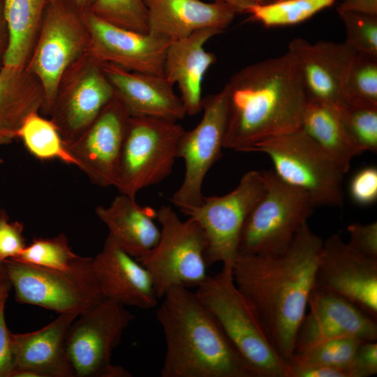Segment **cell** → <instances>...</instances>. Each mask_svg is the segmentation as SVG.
Instances as JSON below:
<instances>
[{"mask_svg": "<svg viewBox=\"0 0 377 377\" xmlns=\"http://www.w3.org/2000/svg\"><path fill=\"white\" fill-rule=\"evenodd\" d=\"M290 366V377H350L348 367L318 365Z\"/></svg>", "mask_w": 377, "mask_h": 377, "instance_id": "42", "label": "cell"}, {"mask_svg": "<svg viewBox=\"0 0 377 377\" xmlns=\"http://www.w3.org/2000/svg\"><path fill=\"white\" fill-rule=\"evenodd\" d=\"M348 244L355 250L369 258L377 259V223H354L347 227Z\"/></svg>", "mask_w": 377, "mask_h": 377, "instance_id": "39", "label": "cell"}, {"mask_svg": "<svg viewBox=\"0 0 377 377\" xmlns=\"http://www.w3.org/2000/svg\"><path fill=\"white\" fill-rule=\"evenodd\" d=\"M131 116L115 96L75 142L66 145L90 181L114 186L119 158Z\"/></svg>", "mask_w": 377, "mask_h": 377, "instance_id": "18", "label": "cell"}, {"mask_svg": "<svg viewBox=\"0 0 377 377\" xmlns=\"http://www.w3.org/2000/svg\"><path fill=\"white\" fill-rule=\"evenodd\" d=\"M89 12L113 25L148 33L147 10L143 0H94Z\"/></svg>", "mask_w": 377, "mask_h": 377, "instance_id": "34", "label": "cell"}, {"mask_svg": "<svg viewBox=\"0 0 377 377\" xmlns=\"http://www.w3.org/2000/svg\"><path fill=\"white\" fill-rule=\"evenodd\" d=\"M336 0H281L256 4L246 13L266 27L300 24L333 5Z\"/></svg>", "mask_w": 377, "mask_h": 377, "instance_id": "30", "label": "cell"}, {"mask_svg": "<svg viewBox=\"0 0 377 377\" xmlns=\"http://www.w3.org/2000/svg\"><path fill=\"white\" fill-rule=\"evenodd\" d=\"M288 51L293 56L308 101L332 103L339 108L348 104L344 87L356 52L344 41L319 40L314 43L295 38Z\"/></svg>", "mask_w": 377, "mask_h": 377, "instance_id": "19", "label": "cell"}, {"mask_svg": "<svg viewBox=\"0 0 377 377\" xmlns=\"http://www.w3.org/2000/svg\"><path fill=\"white\" fill-rule=\"evenodd\" d=\"M162 298L156 311L165 342L161 377H255L195 292L174 287Z\"/></svg>", "mask_w": 377, "mask_h": 377, "instance_id": "3", "label": "cell"}, {"mask_svg": "<svg viewBox=\"0 0 377 377\" xmlns=\"http://www.w3.org/2000/svg\"><path fill=\"white\" fill-rule=\"evenodd\" d=\"M20 304L38 306L61 314L83 313L105 299L94 269V258L82 257L60 270L13 259L2 262Z\"/></svg>", "mask_w": 377, "mask_h": 377, "instance_id": "6", "label": "cell"}, {"mask_svg": "<svg viewBox=\"0 0 377 377\" xmlns=\"http://www.w3.org/2000/svg\"><path fill=\"white\" fill-rule=\"evenodd\" d=\"M89 41L84 11L74 0H48L25 66L43 87V114L50 115L62 76L88 52Z\"/></svg>", "mask_w": 377, "mask_h": 377, "instance_id": "5", "label": "cell"}, {"mask_svg": "<svg viewBox=\"0 0 377 377\" xmlns=\"http://www.w3.org/2000/svg\"><path fill=\"white\" fill-rule=\"evenodd\" d=\"M78 315L61 313L43 328L13 334V367L10 377H75L66 340Z\"/></svg>", "mask_w": 377, "mask_h": 377, "instance_id": "20", "label": "cell"}, {"mask_svg": "<svg viewBox=\"0 0 377 377\" xmlns=\"http://www.w3.org/2000/svg\"><path fill=\"white\" fill-rule=\"evenodd\" d=\"M364 341L350 337L333 339L318 344L302 353L294 354L288 364L348 367L357 348Z\"/></svg>", "mask_w": 377, "mask_h": 377, "instance_id": "33", "label": "cell"}, {"mask_svg": "<svg viewBox=\"0 0 377 377\" xmlns=\"http://www.w3.org/2000/svg\"><path fill=\"white\" fill-rule=\"evenodd\" d=\"M23 230L22 223L10 221L6 212L0 209V263L15 258L26 247Z\"/></svg>", "mask_w": 377, "mask_h": 377, "instance_id": "37", "label": "cell"}, {"mask_svg": "<svg viewBox=\"0 0 377 377\" xmlns=\"http://www.w3.org/2000/svg\"><path fill=\"white\" fill-rule=\"evenodd\" d=\"M348 337L376 341V319L346 298L314 286L297 332L293 355L323 342Z\"/></svg>", "mask_w": 377, "mask_h": 377, "instance_id": "16", "label": "cell"}, {"mask_svg": "<svg viewBox=\"0 0 377 377\" xmlns=\"http://www.w3.org/2000/svg\"><path fill=\"white\" fill-rule=\"evenodd\" d=\"M134 316L124 306L105 298L78 315L66 340L75 377H130L122 367L111 363L113 350Z\"/></svg>", "mask_w": 377, "mask_h": 377, "instance_id": "11", "label": "cell"}, {"mask_svg": "<svg viewBox=\"0 0 377 377\" xmlns=\"http://www.w3.org/2000/svg\"><path fill=\"white\" fill-rule=\"evenodd\" d=\"M115 95L131 117H149L177 121L186 115L174 85L164 76L130 71L101 63Z\"/></svg>", "mask_w": 377, "mask_h": 377, "instance_id": "22", "label": "cell"}, {"mask_svg": "<svg viewBox=\"0 0 377 377\" xmlns=\"http://www.w3.org/2000/svg\"><path fill=\"white\" fill-rule=\"evenodd\" d=\"M226 86L224 149L248 152L262 140L301 128L308 98L289 51L241 68Z\"/></svg>", "mask_w": 377, "mask_h": 377, "instance_id": "2", "label": "cell"}, {"mask_svg": "<svg viewBox=\"0 0 377 377\" xmlns=\"http://www.w3.org/2000/svg\"><path fill=\"white\" fill-rule=\"evenodd\" d=\"M89 33L88 53L99 63L130 71L163 76L165 56L171 40L128 30L84 12Z\"/></svg>", "mask_w": 377, "mask_h": 377, "instance_id": "17", "label": "cell"}, {"mask_svg": "<svg viewBox=\"0 0 377 377\" xmlns=\"http://www.w3.org/2000/svg\"><path fill=\"white\" fill-rule=\"evenodd\" d=\"M202 111L200 122L192 130L184 131L177 145V157L184 159L185 174L170 201L184 214L202 204L205 177L224 149L229 112L226 85L202 99Z\"/></svg>", "mask_w": 377, "mask_h": 377, "instance_id": "13", "label": "cell"}, {"mask_svg": "<svg viewBox=\"0 0 377 377\" xmlns=\"http://www.w3.org/2000/svg\"><path fill=\"white\" fill-rule=\"evenodd\" d=\"M352 200L357 205L366 206L377 200V169L367 166L357 171L349 184Z\"/></svg>", "mask_w": 377, "mask_h": 377, "instance_id": "38", "label": "cell"}, {"mask_svg": "<svg viewBox=\"0 0 377 377\" xmlns=\"http://www.w3.org/2000/svg\"><path fill=\"white\" fill-rule=\"evenodd\" d=\"M161 225L156 245L136 259L149 272L157 297L174 287H198L208 276L206 238L199 223L188 217L182 221L170 206L156 211Z\"/></svg>", "mask_w": 377, "mask_h": 377, "instance_id": "8", "label": "cell"}, {"mask_svg": "<svg viewBox=\"0 0 377 377\" xmlns=\"http://www.w3.org/2000/svg\"><path fill=\"white\" fill-rule=\"evenodd\" d=\"M195 291L255 377H290L256 310L235 285L232 267L208 275Z\"/></svg>", "mask_w": 377, "mask_h": 377, "instance_id": "4", "label": "cell"}, {"mask_svg": "<svg viewBox=\"0 0 377 377\" xmlns=\"http://www.w3.org/2000/svg\"><path fill=\"white\" fill-rule=\"evenodd\" d=\"M148 33L171 41L204 29L224 31L237 13L230 5L201 0H143Z\"/></svg>", "mask_w": 377, "mask_h": 377, "instance_id": "24", "label": "cell"}, {"mask_svg": "<svg viewBox=\"0 0 377 377\" xmlns=\"http://www.w3.org/2000/svg\"><path fill=\"white\" fill-rule=\"evenodd\" d=\"M271 159L283 182L304 191L314 207H341L344 175L338 165L300 128L253 146Z\"/></svg>", "mask_w": 377, "mask_h": 377, "instance_id": "7", "label": "cell"}, {"mask_svg": "<svg viewBox=\"0 0 377 377\" xmlns=\"http://www.w3.org/2000/svg\"><path fill=\"white\" fill-rule=\"evenodd\" d=\"M314 286L346 298L377 320V259L357 251L338 233L323 240Z\"/></svg>", "mask_w": 377, "mask_h": 377, "instance_id": "15", "label": "cell"}, {"mask_svg": "<svg viewBox=\"0 0 377 377\" xmlns=\"http://www.w3.org/2000/svg\"><path fill=\"white\" fill-rule=\"evenodd\" d=\"M7 276L2 263H0V284L7 281Z\"/></svg>", "mask_w": 377, "mask_h": 377, "instance_id": "48", "label": "cell"}, {"mask_svg": "<svg viewBox=\"0 0 377 377\" xmlns=\"http://www.w3.org/2000/svg\"><path fill=\"white\" fill-rule=\"evenodd\" d=\"M94 269L105 298L141 309L157 305L158 297L147 269L108 235L94 258Z\"/></svg>", "mask_w": 377, "mask_h": 377, "instance_id": "21", "label": "cell"}, {"mask_svg": "<svg viewBox=\"0 0 377 377\" xmlns=\"http://www.w3.org/2000/svg\"><path fill=\"white\" fill-rule=\"evenodd\" d=\"M323 244L305 221L283 253L238 254L232 267L235 285L252 304L288 363L315 286Z\"/></svg>", "mask_w": 377, "mask_h": 377, "instance_id": "1", "label": "cell"}, {"mask_svg": "<svg viewBox=\"0 0 377 377\" xmlns=\"http://www.w3.org/2000/svg\"><path fill=\"white\" fill-rule=\"evenodd\" d=\"M77 6L84 12L89 11L94 0H74Z\"/></svg>", "mask_w": 377, "mask_h": 377, "instance_id": "47", "label": "cell"}, {"mask_svg": "<svg viewBox=\"0 0 377 377\" xmlns=\"http://www.w3.org/2000/svg\"><path fill=\"white\" fill-rule=\"evenodd\" d=\"M98 218L110 237L127 253L138 259L158 243L161 230L156 224V210L142 206L124 194L117 195L108 207L98 206Z\"/></svg>", "mask_w": 377, "mask_h": 377, "instance_id": "25", "label": "cell"}, {"mask_svg": "<svg viewBox=\"0 0 377 377\" xmlns=\"http://www.w3.org/2000/svg\"><path fill=\"white\" fill-rule=\"evenodd\" d=\"M12 286L8 280L0 284V300L3 298H8Z\"/></svg>", "mask_w": 377, "mask_h": 377, "instance_id": "46", "label": "cell"}, {"mask_svg": "<svg viewBox=\"0 0 377 377\" xmlns=\"http://www.w3.org/2000/svg\"><path fill=\"white\" fill-rule=\"evenodd\" d=\"M28 151L39 160H59L77 165L54 124L39 114L29 115L17 133Z\"/></svg>", "mask_w": 377, "mask_h": 377, "instance_id": "29", "label": "cell"}, {"mask_svg": "<svg viewBox=\"0 0 377 377\" xmlns=\"http://www.w3.org/2000/svg\"><path fill=\"white\" fill-rule=\"evenodd\" d=\"M48 0H3L9 34L4 66L24 68L33 50Z\"/></svg>", "mask_w": 377, "mask_h": 377, "instance_id": "28", "label": "cell"}, {"mask_svg": "<svg viewBox=\"0 0 377 377\" xmlns=\"http://www.w3.org/2000/svg\"><path fill=\"white\" fill-rule=\"evenodd\" d=\"M223 31L204 29L188 36L171 41L166 50L163 76L177 84L186 114L195 116L202 111V82L216 57L204 46L212 38Z\"/></svg>", "mask_w": 377, "mask_h": 377, "instance_id": "23", "label": "cell"}, {"mask_svg": "<svg viewBox=\"0 0 377 377\" xmlns=\"http://www.w3.org/2000/svg\"><path fill=\"white\" fill-rule=\"evenodd\" d=\"M184 128L177 121L131 117L123 142L114 187L135 199L142 189L157 184L172 172Z\"/></svg>", "mask_w": 377, "mask_h": 377, "instance_id": "10", "label": "cell"}, {"mask_svg": "<svg viewBox=\"0 0 377 377\" xmlns=\"http://www.w3.org/2000/svg\"><path fill=\"white\" fill-rule=\"evenodd\" d=\"M350 377H369L377 374L376 341H364L348 367Z\"/></svg>", "mask_w": 377, "mask_h": 377, "instance_id": "40", "label": "cell"}, {"mask_svg": "<svg viewBox=\"0 0 377 377\" xmlns=\"http://www.w3.org/2000/svg\"><path fill=\"white\" fill-rule=\"evenodd\" d=\"M260 4H267L274 2L275 0H257Z\"/></svg>", "mask_w": 377, "mask_h": 377, "instance_id": "49", "label": "cell"}, {"mask_svg": "<svg viewBox=\"0 0 377 377\" xmlns=\"http://www.w3.org/2000/svg\"><path fill=\"white\" fill-rule=\"evenodd\" d=\"M275 1H281V0H275Z\"/></svg>", "mask_w": 377, "mask_h": 377, "instance_id": "51", "label": "cell"}, {"mask_svg": "<svg viewBox=\"0 0 377 377\" xmlns=\"http://www.w3.org/2000/svg\"><path fill=\"white\" fill-rule=\"evenodd\" d=\"M301 128L338 165L344 174L352 160L364 152L352 140L343 123L339 108L311 100L305 107Z\"/></svg>", "mask_w": 377, "mask_h": 377, "instance_id": "27", "label": "cell"}, {"mask_svg": "<svg viewBox=\"0 0 377 377\" xmlns=\"http://www.w3.org/2000/svg\"><path fill=\"white\" fill-rule=\"evenodd\" d=\"M337 11H355L377 15V0H344Z\"/></svg>", "mask_w": 377, "mask_h": 377, "instance_id": "43", "label": "cell"}, {"mask_svg": "<svg viewBox=\"0 0 377 377\" xmlns=\"http://www.w3.org/2000/svg\"><path fill=\"white\" fill-rule=\"evenodd\" d=\"M344 90L348 104L377 106V57L356 53Z\"/></svg>", "mask_w": 377, "mask_h": 377, "instance_id": "32", "label": "cell"}, {"mask_svg": "<svg viewBox=\"0 0 377 377\" xmlns=\"http://www.w3.org/2000/svg\"><path fill=\"white\" fill-rule=\"evenodd\" d=\"M265 189L243 226L239 254L277 255L286 251L315 207L302 190L262 171Z\"/></svg>", "mask_w": 377, "mask_h": 377, "instance_id": "9", "label": "cell"}, {"mask_svg": "<svg viewBox=\"0 0 377 377\" xmlns=\"http://www.w3.org/2000/svg\"><path fill=\"white\" fill-rule=\"evenodd\" d=\"M81 256L68 245L66 236L61 233L52 238H36L14 258L27 264L64 270L71 267Z\"/></svg>", "mask_w": 377, "mask_h": 377, "instance_id": "31", "label": "cell"}, {"mask_svg": "<svg viewBox=\"0 0 377 377\" xmlns=\"http://www.w3.org/2000/svg\"><path fill=\"white\" fill-rule=\"evenodd\" d=\"M346 33L344 42L356 53L377 57V15L355 11H337Z\"/></svg>", "mask_w": 377, "mask_h": 377, "instance_id": "36", "label": "cell"}, {"mask_svg": "<svg viewBox=\"0 0 377 377\" xmlns=\"http://www.w3.org/2000/svg\"><path fill=\"white\" fill-rule=\"evenodd\" d=\"M44 92L38 79L26 68L3 66L0 71V141L17 138L26 118L40 112Z\"/></svg>", "mask_w": 377, "mask_h": 377, "instance_id": "26", "label": "cell"}, {"mask_svg": "<svg viewBox=\"0 0 377 377\" xmlns=\"http://www.w3.org/2000/svg\"><path fill=\"white\" fill-rule=\"evenodd\" d=\"M8 43L9 34L4 17L3 0H0V71L4 66V60Z\"/></svg>", "mask_w": 377, "mask_h": 377, "instance_id": "44", "label": "cell"}, {"mask_svg": "<svg viewBox=\"0 0 377 377\" xmlns=\"http://www.w3.org/2000/svg\"><path fill=\"white\" fill-rule=\"evenodd\" d=\"M4 144H6V143L5 142H3V141H0V145H4Z\"/></svg>", "mask_w": 377, "mask_h": 377, "instance_id": "50", "label": "cell"}, {"mask_svg": "<svg viewBox=\"0 0 377 377\" xmlns=\"http://www.w3.org/2000/svg\"><path fill=\"white\" fill-rule=\"evenodd\" d=\"M114 96L101 63L88 52L71 66L61 79L49 115L66 145L78 140Z\"/></svg>", "mask_w": 377, "mask_h": 377, "instance_id": "14", "label": "cell"}, {"mask_svg": "<svg viewBox=\"0 0 377 377\" xmlns=\"http://www.w3.org/2000/svg\"><path fill=\"white\" fill-rule=\"evenodd\" d=\"M265 189L262 171L250 170L237 186L222 196L203 197L200 205L185 213L202 228L207 242V265L232 267L238 254L245 221Z\"/></svg>", "mask_w": 377, "mask_h": 377, "instance_id": "12", "label": "cell"}, {"mask_svg": "<svg viewBox=\"0 0 377 377\" xmlns=\"http://www.w3.org/2000/svg\"><path fill=\"white\" fill-rule=\"evenodd\" d=\"M7 299L0 300V377H10L13 367V333L6 326L4 316Z\"/></svg>", "mask_w": 377, "mask_h": 377, "instance_id": "41", "label": "cell"}, {"mask_svg": "<svg viewBox=\"0 0 377 377\" xmlns=\"http://www.w3.org/2000/svg\"><path fill=\"white\" fill-rule=\"evenodd\" d=\"M226 3L232 6L239 13H246L253 6L259 3L257 0H214Z\"/></svg>", "mask_w": 377, "mask_h": 377, "instance_id": "45", "label": "cell"}, {"mask_svg": "<svg viewBox=\"0 0 377 377\" xmlns=\"http://www.w3.org/2000/svg\"><path fill=\"white\" fill-rule=\"evenodd\" d=\"M347 133L364 152L377 151V106L348 103L339 108Z\"/></svg>", "mask_w": 377, "mask_h": 377, "instance_id": "35", "label": "cell"}]
</instances>
